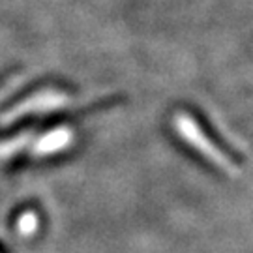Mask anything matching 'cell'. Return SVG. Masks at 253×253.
Returning <instances> with one entry per match:
<instances>
[{
    "instance_id": "2",
    "label": "cell",
    "mask_w": 253,
    "mask_h": 253,
    "mask_svg": "<svg viewBox=\"0 0 253 253\" xmlns=\"http://www.w3.org/2000/svg\"><path fill=\"white\" fill-rule=\"evenodd\" d=\"M72 98L62 90H56V88H45V90L34 92L32 96L25 98L23 101L15 103L11 109H8L2 117H0V124H9V122H15L19 118L32 115V113H47V111H56V109H62L66 105H70Z\"/></svg>"
},
{
    "instance_id": "4",
    "label": "cell",
    "mask_w": 253,
    "mask_h": 253,
    "mask_svg": "<svg viewBox=\"0 0 253 253\" xmlns=\"http://www.w3.org/2000/svg\"><path fill=\"white\" fill-rule=\"evenodd\" d=\"M32 141V131H23L15 137H9L6 141L0 143V160H8L11 156L21 152L25 146Z\"/></svg>"
},
{
    "instance_id": "1",
    "label": "cell",
    "mask_w": 253,
    "mask_h": 253,
    "mask_svg": "<svg viewBox=\"0 0 253 253\" xmlns=\"http://www.w3.org/2000/svg\"><path fill=\"white\" fill-rule=\"evenodd\" d=\"M172 126L176 127L178 135H180L188 145H191L197 152L203 154L208 162H212L216 165L217 169H221L223 172H227L229 176H236V174H238L236 163L201 129L199 124L193 120V117H190L188 113H176L174 118H172Z\"/></svg>"
},
{
    "instance_id": "5",
    "label": "cell",
    "mask_w": 253,
    "mask_h": 253,
    "mask_svg": "<svg viewBox=\"0 0 253 253\" xmlns=\"http://www.w3.org/2000/svg\"><path fill=\"white\" fill-rule=\"evenodd\" d=\"M38 225H40V219L34 212H25L17 219V231L21 236H32L38 231Z\"/></svg>"
},
{
    "instance_id": "3",
    "label": "cell",
    "mask_w": 253,
    "mask_h": 253,
    "mask_svg": "<svg viewBox=\"0 0 253 253\" xmlns=\"http://www.w3.org/2000/svg\"><path fill=\"white\" fill-rule=\"evenodd\" d=\"M72 129H68L64 126L56 127V129H51V131H47L45 135H42L38 139L34 146H32V154L34 156H49V154L60 152L68 145H72Z\"/></svg>"
}]
</instances>
